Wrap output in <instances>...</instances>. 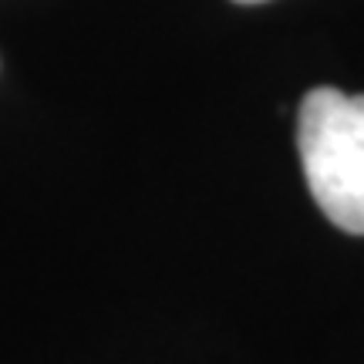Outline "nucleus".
I'll return each instance as SVG.
<instances>
[{
  "instance_id": "obj_2",
  "label": "nucleus",
  "mask_w": 364,
  "mask_h": 364,
  "mask_svg": "<svg viewBox=\"0 0 364 364\" xmlns=\"http://www.w3.org/2000/svg\"><path fill=\"white\" fill-rule=\"evenodd\" d=\"M240 4H263V0H240Z\"/></svg>"
},
{
  "instance_id": "obj_1",
  "label": "nucleus",
  "mask_w": 364,
  "mask_h": 364,
  "mask_svg": "<svg viewBox=\"0 0 364 364\" xmlns=\"http://www.w3.org/2000/svg\"><path fill=\"white\" fill-rule=\"evenodd\" d=\"M300 166L334 226L364 233V95L314 88L300 105Z\"/></svg>"
}]
</instances>
